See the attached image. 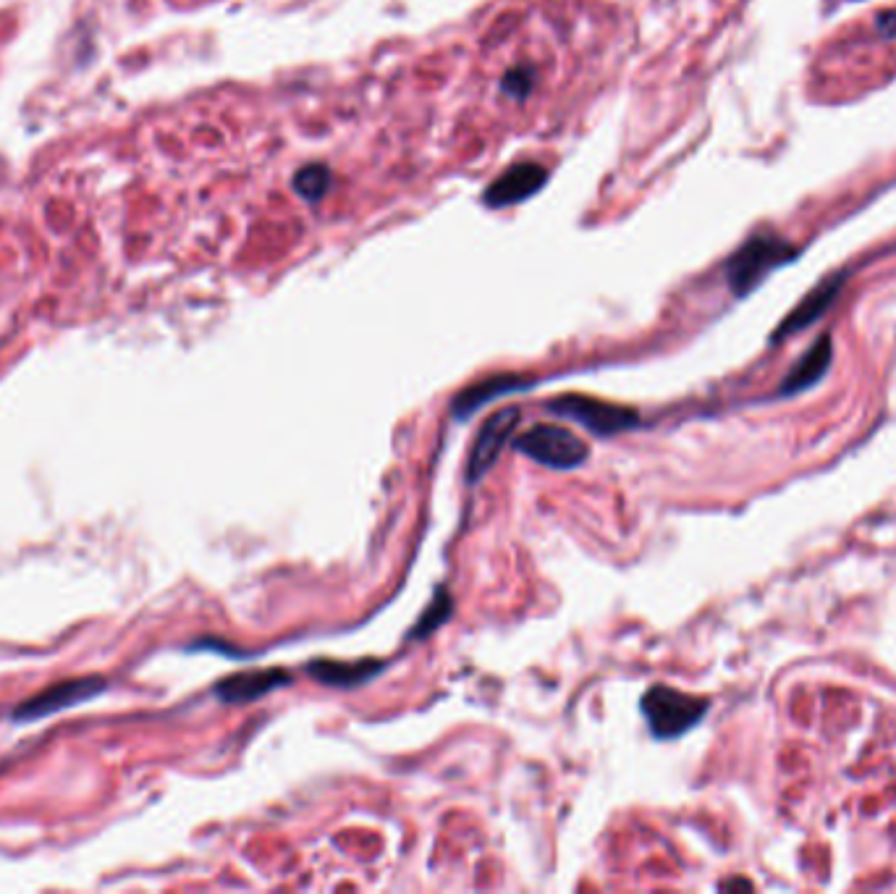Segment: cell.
<instances>
[{"label": "cell", "instance_id": "obj_5", "mask_svg": "<svg viewBox=\"0 0 896 894\" xmlns=\"http://www.w3.org/2000/svg\"><path fill=\"white\" fill-rule=\"evenodd\" d=\"M105 687H108V682L103 677H79V680L58 682V685L42 690L35 698H29L27 703H21L14 714H11V719L21 721V724L45 719V716L58 714L63 708L79 706V703L97 698L100 693H105Z\"/></svg>", "mask_w": 896, "mask_h": 894}, {"label": "cell", "instance_id": "obj_6", "mask_svg": "<svg viewBox=\"0 0 896 894\" xmlns=\"http://www.w3.org/2000/svg\"><path fill=\"white\" fill-rule=\"evenodd\" d=\"M522 420V412L517 407L498 409L496 415H490L483 423L480 433L475 438V446L469 451V465H467V480L469 483H477L488 475V470L498 462L504 446L509 444L514 433H517V425Z\"/></svg>", "mask_w": 896, "mask_h": 894}, {"label": "cell", "instance_id": "obj_14", "mask_svg": "<svg viewBox=\"0 0 896 894\" xmlns=\"http://www.w3.org/2000/svg\"><path fill=\"white\" fill-rule=\"evenodd\" d=\"M299 195L307 197V200H320L328 189V176H325L323 168H307L302 176L297 179Z\"/></svg>", "mask_w": 896, "mask_h": 894}, {"label": "cell", "instance_id": "obj_11", "mask_svg": "<svg viewBox=\"0 0 896 894\" xmlns=\"http://www.w3.org/2000/svg\"><path fill=\"white\" fill-rule=\"evenodd\" d=\"M527 386H530V381L517 378V375H493V378H485V381L469 386V389H464L462 394L456 396L454 402H451V415L456 420H467L472 412H477V409L490 404L498 396L514 394V391L527 389Z\"/></svg>", "mask_w": 896, "mask_h": 894}, {"label": "cell", "instance_id": "obj_2", "mask_svg": "<svg viewBox=\"0 0 896 894\" xmlns=\"http://www.w3.org/2000/svg\"><path fill=\"white\" fill-rule=\"evenodd\" d=\"M797 257V250L792 244L781 239L776 234H758L752 236L745 247H739L734 252V257L729 260V268H726V276H729V286L734 289L737 297H745L750 294L755 286L773 273L781 265L792 263Z\"/></svg>", "mask_w": 896, "mask_h": 894}, {"label": "cell", "instance_id": "obj_12", "mask_svg": "<svg viewBox=\"0 0 896 894\" xmlns=\"http://www.w3.org/2000/svg\"><path fill=\"white\" fill-rule=\"evenodd\" d=\"M540 181H543V171L540 168H532V166H522V168H514L511 174H506L504 179L498 181L490 197L493 202L498 205H506V202H517L522 200L524 195H530L532 189L538 187Z\"/></svg>", "mask_w": 896, "mask_h": 894}, {"label": "cell", "instance_id": "obj_3", "mask_svg": "<svg viewBox=\"0 0 896 894\" xmlns=\"http://www.w3.org/2000/svg\"><path fill=\"white\" fill-rule=\"evenodd\" d=\"M514 449L551 470H577L590 457V446L574 430L553 423H538L514 438Z\"/></svg>", "mask_w": 896, "mask_h": 894}, {"label": "cell", "instance_id": "obj_4", "mask_svg": "<svg viewBox=\"0 0 896 894\" xmlns=\"http://www.w3.org/2000/svg\"><path fill=\"white\" fill-rule=\"evenodd\" d=\"M548 409H551L553 415L574 420V423H579L582 428H587L600 438L619 436L624 430H632L640 425V415H637L635 409L619 407V404L603 402V399H593V396L582 394L556 396L553 402H548Z\"/></svg>", "mask_w": 896, "mask_h": 894}, {"label": "cell", "instance_id": "obj_1", "mask_svg": "<svg viewBox=\"0 0 896 894\" xmlns=\"http://www.w3.org/2000/svg\"><path fill=\"white\" fill-rule=\"evenodd\" d=\"M640 708L655 740H676L708 716L710 700L669 685H653L642 695Z\"/></svg>", "mask_w": 896, "mask_h": 894}, {"label": "cell", "instance_id": "obj_7", "mask_svg": "<svg viewBox=\"0 0 896 894\" xmlns=\"http://www.w3.org/2000/svg\"><path fill=\"white\" fill-rule=\"evenodd\" d=\"M291 682V674L283 672V669H249V672L231 674L226 680H221L215 685V695L228 703V706H242V703H252V700H260L265 695L276 693L281 687H286Z\"/></svg>", "mask_w": 896, "mask_h": 894}, {"label": "cell", "instance_id": "obj_13", "mask_svg": "<svg viewBox=\"0 0 896 894\" xmlns=\"http://www.w3.org/2000/svg\"><path fill=\"white\" fill-rule=\"evenodd\" d=\"M451 614H454V598H451V593H448L446 588H438L435 590L433 601L428 603V609L422 611L417 624H414V630L409 632V638L412 640L428 638V635H433L438 627H443V624L451 619Z\"/></svg>", "mask_w": 896, "mask_h": 894}, {"label": "cell", "instance_id": "obj_10", "mask_svg": "<svg viewBox=\"0 0 896 894\" xmlns=\"http://www.w3.org/2000/svg\"><path fill=\"white\" fill-rule=\"evenodd\" d=\"M831 360H834L831 336L823 333L821 339L815 341L813 347L802 354L800 362L792 368V373L786 375L784 383L779 386V396H794L802 394V391L807 389H813L815 383H821L823 378H826L828 368H831Z\"/></svg>", "mask_w": 896, "mask_h": 894}, {"label": "cell", "instance_id": "obj_8", "mask_svg": "<svg viewBox=\"0 0 896 894\" xmlns=\"http://www.w3.org/2000/svg\"><path fill=\"white\" fill-rule=\"evenodd\" d=\"M841 284H844V276H841V273H836V276H828L826 281H821V284L815 286L813 292L807 294L800 305L794 307V310L786 315L784 323L779 326V331L773 333V341L786 339L789 333L802 331V328L813 326L818 318H823V315L828 312V307L834 305L836 297H839Z\"/></svg>", "mask_w": 896, "mask_h": 894}, {"label": "cell", "instance_id": "obj_15", "mask_svg": "<svg viewBox=\"0 0 896 894\" xmlns=\"http://www.w3.org/2000/svg\"><path fill=\"white\" fill-rule=\"evenodd\" d=\"M878 27H881L883 32H886V35H889V37H894L896 35V14H894V11H886V14H883L881 19H878Z\"/></svg>", "mask_w": 896, "mask_h": 894}, {"label": "cell", "instance_id": "obj_9", "mask_svg": "<svg viewBox=\"0 0 896 894\" xmlns=\"http://www.w3.org/2000/svg\"><path fill=\"white\" fill-rule=\"evenodd\" d=\"M386 669V664L378 659H365V661H333V659H315L307 664V674L312 680H318L325 687H344V690H352V687L365 685V682L375 680L380 672Z\"/></svg>", "mask_w": 896, "mask_h": 894}]
</instances>
